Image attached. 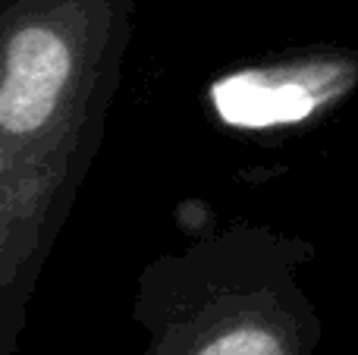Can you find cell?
Here are the masks:
<instances>
[{"mask_svg":"<svg viewBox=\"0 0 358 355\" xmlns=\"http://www.w3.org/2000/svg\"><path fill=\"white\" fill-rule=\"evenodd\" d=\"M214 104L220 117L233 126H277L299 123L317 104V92L302 79H261V75H233L214 88Z\"/></svg>","mask_w":358,"mask_h":355,"instance_id":"cell-1","label":"cell"},{"mask_svg":"<svg viewBox=\"0 0 358 355\" xmlns=\"http://www.w3.org/2000/svg\"><path fill=\"white\" fill-rule=\"evenodd\" d=\"M198 355H286L277 337H271L261 327H245V331H229L217 337L210 346H204Z\"/></svg>","mask_w":358,"mask_h":355,"instance_id":"cell-2","label":"cell"}]
</instances>
